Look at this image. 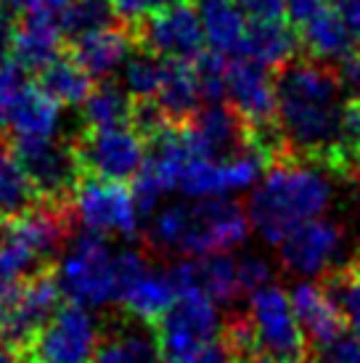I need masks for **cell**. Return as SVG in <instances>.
Wrapping results in <instances>:
<instances>
[{
    "mask_svg": "<svg viewBox=\"0 0 360 363\" xmlns=\"http://www.w3.org/2000/svg\"><path fill=\"white\" fill-rule=\"evenodd\" d=\"M72 0H3V6L16 19H53L61 21Z\"/></svg>",
    "mask_w": 360,
    "mask_h": 363,
    "instance_id": "35",
    "label": "cell"
},
{
    "mask_svg": "<svg viewBox=\"0 0 360 363\" xmlns=\"http://www.w3.org/2000/svg\"><path fill=\"white\" fill-rule=\"evenodd\" d=\"M289 297L302 332L308 337V342L315 345V350L344 337L347 321L329 286L318 281H300L291 286Z\"/></svg>",
    "mask_w": 360,
    "mask_h": 363,
    "instance_id": "17",
    "label": "cell"
},
{
    "mask_svg": "<svg viewBox=\"0 0 360 363\" xmlns=\"http://www.w3.org/2000/svg\"><path fill=\"white\" fill-rule=\"evenodd\" d=\"M74 157L80 164L82 178H101V181H135L140 172L149 146L133 128H103V130H85L74 135Z\"/></svg>",
    "mask_w": 360,
    "mask_h": 363,
    "instance_id": "7",
    "label": "cell"
},
{
    "mask_svg": "<svg viewBox=\"0 0 360 363\" xmlns=\"http://www.w3.org/2000/svg\"><path fill=\"white\" fill-rule=\"evenodd\" d=\"M199 9L204 38L210 40L212 51L220 56H241V45L247 38L244 11L233 0H193Z\"/></svg>",
    "mask_w": 360,
    "mask_h": 363,
    "instance_id": "24",
    "label": "cell"
},
{
    "mask_svg": "<svg viewBox=\"0 0 360 363\" xmlns=\"http://www.w3.org/2000/svg\"><path fill=\"white\" fill-rule=\"evenodd\" d=\"M300 45V32L286 21H252L241 45V56L268 72H281L294 61Z\"/></svg>",
    "mask_w": 360,
    "mask_h": 363,
    "instance_id": "21",
    "label": "cell"
},
{
    "mask_svg": "<svg viewBox=\"0 0 360 363\" xmlns=\"http://www.w3.org/2000/svg\"><path fill=\"white\" fill-rule=\"evenodd\" d=\"M193 363H241V358L236 355V350H233L225 340H218V342L210 345Z\"/></svg>",
    "mask_w": 360,
    "mask_h": 363,
    "instance_id": "44",
    "label": "cell"
},
{
    "mask_svg": "<svg viewBox=\"0 0 360 363\" xmlns=\"http://www.w3.org/2000/svg\"><path fill=\"white\" fill-rule=\"evenodd\" d=\"M326 9H329V0H286V16H289L291 27H297V30L310 24Z\"/></svg>",
    "mask_w": 360,
    "mask_h": 363,
    "instance_id": "41",
    "label": "cell"
},
{
    "mask_svg": "<svg viewBox=\"0 0 360 363\" xmlns=\"http://www.w3.org/2000/svg\"><path fill=\"white\" fill-rule=\"evenodd\" d=\"M244 13L252 21H283L286 0H241Z\"/></svg>",
    "mask_w": 360,
    "mask_h": 363,
    "instance_id": "42",
    "label": "cell"
},
{
    "mask_svg": "<svg viewBox=\"0 0 360 363\" xmlns=\"http://www.w3.org/2000/svg\"><path fill=\"white\" fill-rule=\"evenodd\" d=\"M162 363H193L220 334V305L199 289H180L178 300L157 321Z\"/></svg>",
    "mask_w": 360,
    "mask_h": 363,
    "instance_id": "4",
    "label": "cell"
},
{
    "mask_svg": "<svg viewBox=\"0 0 360 363\" xmlns=\"http://www.w3.org/2000/svg\"><path fill=\"white\" fill-rule=\"evenodd\" d=\"M329 289L334 292L337 303L342 305L344 321L352 329V337L360 340V268L337 273L329 281Z\"/></svg>",
    "mask_w": 360,
    "mask_h": 363,
    "instance_id": "34",
    "label": "cell"
},
{
    "mask_svg": "<svg viewBox=\"0 0 360 363\" xmlns=\"http://www.w3.org/2000/svg\"><path fill=\"white\" fill-rule=\"evenodd\" d=\"M337 67V80H339V88L344 93V99L350 101H360V48L352 51L347 59H342Z\"/></svg>",
    "mask_w": 360,
    "mask_h": 363,
    "instance_id": "40",
    "label": "cell"
},
{
    "mask_svg": "<svg viewBox=\"0 0 360 363\" xmlns=\"http://www.w3.org/2000/svg\"><path fill=\"white\" fill-rule=\"evenodd\" d=\"M61 286L56 276L45 268L27 276V281L19 286V292L0 308V321L6 332V347L24 350L32 342V337L56 315L61 308Z\"/></svg>",
    "mask_w": 360,
    "mask_h": 363,
    "instance_id": "13",
    "label": "cell"
},
{
    "mask_svg": "<svg viewBox=\"0 0 360 363\" xmlns=\"http://www.w3.org/2000/svg\"><path fill=\"white\" fill-rule=\"evenodd\" d=\"M35 204H40V196L32 186L30 175L24 170L19 157L0 146V218H19Z\"/></svg>",
    "mask_w": 360,
    "mask_h": 363,
    "instance_id": "28",
    "label": "cell"
},
{
    "mask_svg": "<svg viewBox=\"0 0 360 363\" xmlns=\"http://www.w3.org/2000/svg\"><path fill=\"white\" fill-rule=\"evenodd\" d=\"M300 43L305 48V56L326 64H339L342 59H347L352 51H358V43L350 35V30L344 27V21L331 11V6L320 16L305 24L300 30Z\"/></svg>",
    "mask_w": 360,
    "mask_h": 363,
    "instance_id": "26",
    "label": "cell"
},
{
    "mask_svg": "<svg viewBox=\"0 0 360 363\" xmlns=\"http://www.w3.org/2000/svg\"><path fill=\"white\" fill-rule=\"evenodd\" d=\"M38 88L48 93L59 106H82L93 96V77L69 56H59L38 74Z\"/></svg>",
    "mask_w": 360,
    "mask_h": 363,
    "instance_id": "27",
    "label": "cell"
},
{
    "mask_svg": "<svg viewBox=\"0 0 360 363\" xmlns=\"http://www.w3.org/2000/svg\"><path fill=\"white\" fill-rule=\"evenodd\" d=\"M101 345V326L93 311L61 305L32 342L21 350L24 363H93Z\"/></svg>",
    "mask_w": 360,
    "mask_h": 363,
    "instance_id": "6",
    "label": "cell"
},
{
    "mask_svg": "<svg viewBox=\"0 0 360 363\" xmlns=\"http://www.w3.org/2000/svg\"><path fill=\"white\" fill-rule=\"evenodd\" d=\"M350 172L360 181V143L355 146V152H352V157H350Z\"/></svg>",
    "mask_w": 360,
    "mask_h": 363,
    "instance_id": "46",
    "label": "cell"
},
{
    "mask_svg": "<svg viewBox=\"0 0 360 363\" xmlns=\"http://www.w3.org/2000/svg\"><path fill=\"white\" fill-rule=\"evenodd\" d=\"M120 297L117 305L130 315V321L157 323L178 300V286L167 268L151 265L138 250H117Z\"/></svg>",
    "mask_w": 360,
    "mask_h": 363,
    "instance_id": "10",
    "label": "cell"
},
{
    "mask_svg": "<svg viewBox=\"0 0 360 363\" xmlns=\"http://www.w3.org/2000/svg\"><path fill=\"white\" fill-rule=\"evenodd\" d=\"M61 21L53 19H19L11 40L9 61L16 64L21 72L40 74L45 67H50L59 59L61 51Z\"/></svg>",
    "mask_w": 360,
    "mask_h": 363,
    "instance_id": "20",
    "label": "cell"
},
{
    "mask_svg": "<svg viewBox=\"0 0 360 363\" xmlns=\"http://www.w3.org/2000/svg\"><path fill=\"white\" fill-rule=\"evenodd\" d=\"M133 48H135V43H133L130 30L122 24H114V27L88 32L82 38L69 40L67 56L96 80V77H109L111 72L128 59Z\"/></svg>",
    "mask_w": 360,
    "mask_h": 363,
    "instance_id": "19",
    "label": "cell"
},
{
    "mask_svg": "<svg viewBox=\"0 0 360 363\" xmlns=\"http://www.w3.org/2000/svg\"><path fill=\"white\" fill-rule=\"evenodd\" d=\"M30 268H35L30 257L0 233V308L19 292V286L27 281L24 273Z\"/></svg>",
    "mask_w": 360,
    "mask_h": 363,
    "instance_id": "33",
    "label": "cell"
},
{
    "mask_svg": "<svg viewBox=\"0 0 360 363\" xmlns=\"http://www.w3.org/2000/svg\"><path fill=\"white\" fill-rule=\"evenodd\" d=\"M154 101L159 104L170 125H189L201 111V91L193 61L164 59V80Z\"/></svg>",
    "mask_w": 360,
    "mask_h": 363,
    "instance_id": "22",
    "label": "cell"
},
{
    "mask_svg": "<svg viewBox=\"0 0 360 363\" xmlns=\"http://www.w3.org/2000/svg\"><path fill=\"white\" fill-rule=\"evenodd\" d=\"M313 363H360V340L358 337H339L337 342L318 347Z\"/></svg>",
    "mask_w": 360,
    "mask_h": 363,
    "instance_id": "39",
    "label": "cell"
},
{
    "mask_svg": "<svg viewBox=\"0 0 360 363\" xmlns=\"http://www.w3.org/2000/svg\"><path fill=\"white\" fill-rule=\"evenodd\" d=\"M244 363H276V361H270V358H265V355H254V358H247Z\"/></svg>",
    "mask_w": 360,
    "mask_h": 363,
    "instance_id": "47",
    "label": "cell"
},
{
    "mask_svg": "<svg viewBox=\"0 0 360 363\" xmlns=\"http://www.w3.org/2000/svg\"><path fill=\"white\" fill-rule=\"evenodd\" d=\"M189 223V202H175L154 212L149 225V242L159 252H180L183 233Z\"/></svg>",
    "mask_w": 360,
    "mask_h": 363,
    "instance_id": "31",
    "label": "cell"
},
{
    "mask_svg": "<svg viewBox=\"0 0 360 363\" xmlns=\"http://www.w3.org/2000/svg\"><path fill=\"white\" fill-rule=\"evenodd\" d=\"M162 80H164V59L162 56L138 51L135 59L128 61L125 85L133 99H157Z\"/></svg>",
    "mask_w": 360,
    "mask_h": 363,
    "instance_id": "32",
    "label": "cell"
},
{
    "mask_svg": "<svg viewBox=\"0 0 360 363\" xmlns=\"http://www.w3.org/2000/svg\"><path fill=\"white\" fill-rule=\"evenodd\" d=\"M175 286L199 289L218 305H230L239 300L241 276L239 260L233 255H210V257H183L170 268Z\"/></svg>",
    "mask_w": 360,
    "mask_h": 363,
    "instance_id": "18",
    "label": "cell"
},
{
    "mask_svg": "<svg viewBox=\"0 0 360 363\" xmlns=\"http://www.w3.org/2000/svg\"><path fill=\"white\" fill-rule=\"evenodd\" d=\"M133 96L122 93L117 85L103 82L88 101L82 104V128L103 130V128H130Z\"/></svg>",
    "mask_w": 360,
    "mask_h": 363,
    "instance_id": "29",
    "label": "cell"
},
{
    "mask_svg": "<svg viewBox=\"0 0 360 363\" xmlns=\"http://www.w3.org/2000/svg\"><path fill=\"white\" fill-rule=\"evenodd\" d=\"M69 207L72 215L82 223V228L99 236L135 239L143 218L133 189H128L125 183L101 178H82L72 194Z\"/></svg>",
    "mask_w": 360,
    "mask_h": 363,
    "instance_id": "9",
    "label": "cell"
},
{
    "mask_svg": "<svg viewBox=\"0 0 360 363\" xmlns=\"http://www.w3.org/2000/svg\"><path fill=\"white\" fill-rule=\"evenodd\" d=\"M334 196L323 167L283 160L270 164L265 178L252 191L247 215L252 228L268 244H281L291 231L318 220Z\"/></svg>",
    "mask_w": 360,
    "mask_h": 363,
    "instance_id": "2",
    "label": "cell"
},
{
    "mask_svg": "<svg viewBox=\"0 0 360 363\" xmlns=\"http://www.w3.org/2000/svg\"><path fill=\"white\" fill-rule=\"evenodd\" d=\"M172 3H178V0H111V9H114L117 21H120L122 27L133 30L143 19H149L151 13L167 9Z\"/></svg>",
    "mask_w": 360,
    "mask_h": 363,
    "instance_id": "36",
    "label": "cell"
},
{
    "mask_svg": "<svg viewBox=\"0 0 360 363\" xmlns=\"http://www.w3.org/2000/svg\"><path fill=\"white\" fill-rule=\"evenodd\" d=\"M276 88L286 160L350 172V149L344 141L347 99H342L337 67L305 56L276 72Z\"/></svg>",
    "mask_w": 360,
    "mask_h": 363,
    "instance_id": "1",
    "label": "cell"
},
{
    "mask_svg": "<svg viewBox=\"0 0 360 363\" xmlns=\"http://www.w3.org/2000/svg\"><path fill=\"white\" fill-rule=\"evenodd\" d=\"M358 268H360V265H358Z\"/></svg>",
    "mask_w": 360,
    "mask_h": 363,
    "instance_id": "49",
    "label": "cell"
},
{
    "mask_svg": "<svg viewBox=\"0 0 360 363\" xmlns=\"http://www.w3.org/2000/svg\"><path fill=\"white\" fill-rule=\"evenodd\" d=\"M0 342H6V332H3V321H0Z\"/></svg>",
    "mask_w": 360,
    "mask_h": 363,
    "instance_id": "48",
    "label": "cell"
},
{
    "mask_svg": "<svg viewBox=\"0 0 360 363\" xmlns=\"http://www.w3.org/2000/svg\"><path fill=\"white\" fill-rule=\"evenodd\" d=\"M135 51H146L162 59L196 61L204 53V27L193 0H178L167 9L151 13L130 30Z\"/></svg>",
    "mask_w": 360,
    "mask_h": 363,
    "instance_id": "11",
    "label": "cell"
},
{
    "mask_svg": "<svg viewBox=\"0 0 360 363\" xmlns=\"http://www.w3.org/2000/svg\"><path fill=\"white\" fill-rule=\"evenodd\" d=\"M3 236L30 257L32 265L53 257L69 236V204L40 202L24 215L9 220Z\"/></svg>",
    "mask_w": 360,
    "mask_h": 363,
    "instance_id": "16",
    "label": "cell"
},
{
    "mask_svg": "<svg viewBox=\"0 0 360 363\" xmlns=\"http://www.w3.org/2000/svg\"><path fill=\"white\" fill-rule=\"evenodd\" d=\"M239 276L241 289L254 294L273 284L270 281L273 279V265L265 257H260V255H247V257H239Z\"/></svg>",
    "mask_w": 360,
    "mask_h": 363,
    "instance_id": "37",
    "label": "cell"
},
{
    "mask_svg": "<svg viewBox=\"0 0 360 363\" xmlns=\"http://www.w3.org/2000/svg\"><path fill=\"white\" fill-rule=\"evenodd\" d=\"M93 363H162L157 332L138 321L114 326L106 337H101Z\"/></svg>",
    "mask_w": 360,
    "mask_h": 363,
    "instance_id": "25",
    "label": "cell"
},
{
    "mask_svg": "<svg viewBox=\"0 0 360 363\" xmlns=\"http://www.w3.org/2000/svg\"><path fill=\"white\" fill-rule=\"evenodd\" d=\"M265 167H270V162L257 149H247L228 160H191V164L183 172L180 191L191 199L230 196V194L257 186L262 181Z\"/></svg>",
    "mask_w": 360,
    "mask_h": 363,
    "instance_id": "14",
    "label": "cell"
},
{
    "mask_svg": "<svg viewBox=\"0 0 360 363\" xmlns=\"http://www.w3.org/2000/svg\"><path fill=\"white\" fill-rule=\"evenodd\" d=\"M56 281L64 300L88 311L117 303L120 297V271L117 250L106 236L82 231L72 239L56 265Z\"/></svg>",
    "mask_w": 360,
    "mask_h": 363,
    "instance_id": "3",
    "label": "cell"
},
{
    "mask_svg": "<svg viewBox=\"0 0 360 363\" xmlns=\"http://www.w3.org/2000/svg\"><path fill=\"white\" fill-rule=\"evenodd\" d=\"M0 363H24V358H19L13 347H0Z\"/></svg>",
    "mask_w": 360,
    "mask_h": 363,
    "instance_id": "45",
    "label": "cell"
},
{
    "mask_svg": "<svg viewBox=\"0 0 360 363\" xmlns=\"http://www.w3.org/2000/svg\"><path fill=\"white\" fill-rule=\"evenodd\" d=\"M244 321L249 326L254 353L276 363H302L308 358V337L291 308L286 289L270 284L249 294V308Z\"/></svg>",
    "mask_w": 360,
    "mask_h": 363,
    "instance_id": "5",
    "label": "cell"
},
{
    "mask_svg": "<svg viewBox=\"0 0 360 363\" xmlns=\"http://www.w3.org/2000/svg\"><path fill=\"white\" fill-rule=\"evenodd\" d=\"M11 152L24 164L40 202H72V194L82 181L72 143H59L56 138H48V141H13L11 138Z\"/></svg>",
    "mask_w": 360,
    "mask_h": 363,
    "instance_id": "12",
    "label": "cell"
},
{
    "mask_svg": "<svg viewBox=\"0 0 360 363\" xmlns=\"http://www.w3.org/2000/svg\"><path fill=\"white\" fill-rule=\"evenodd\" d=\"M279 250L286 271L302 276V281H313L339 265L344 255V231L337 223L318 218L291 231Z\"/></svg>",
    "mask_w": 360,
    "mask_h": 363,
    "instance_id": "15",
    "label": "cell"
},
{
    "mask_svg": "<svg viewBox=\"0 0 360 363\" xmlns=\"http://www.w3.org/2000/svg\"><path fill=\"white\" fill-rule=\"evenodd\" d=\"M252 223L247 210L228 196L196 199L189 204V223L180 244V255L186 257H210L230 255L247 242Z\"/></svg>",
    "mask_w": 360,
    "mask_h": 363,
    "instance_id": "8",
    "label": "cell"
},
{
    "mask_svg": "<svg viewBox=\"0 0 360 363\" xmlns=\"http://www.w3.org/2000/svg\"><path fill=\"white\" fill-rule=\"evenodd\" d=\"M13 141H48L59 130V104L38 85H24L9 114Z\"/></svg>",
    "mask_w": 360,
    "mask_h": 363,
    "instance_id": "23",
    "label": "cell"
},
{
    "mask_svg": "<svg viewBox=\"0 0 360 363\" xmlns=\"http://www.w3.org/2000/svg\"><path fill=\"white\" fill-rule=\"evenodd\" d=\"M329 6L360 45V0H329Z\"/></svg>",
    "mask_w": 360,
    "mask_h": 363,
    "instance_id": "43",
    "label": "cell"
},
{
    "mask_svg": "<svg viewBox=\"0 0 360 363\" xmlns=\"http://www.w3.org/2000/svg\"><path fill=\"white\" fill-rule=\"evenodd\" d=\"M21 88H24L21 85V69L11 61H3L0 64V128L9 122L11 106H13Z\"/></svg>",
    "mask_w": 360,
    "mask_h": 363,
    "instance_id": "38",
    "label": "cell"
},
{
    "mask_svg": "<svg viewBox=\"0 0 360 363\" xmlns=\"http://www.w3.org/2000/svg\"><path fill=\"white\" fill-rule=\"evenodd\" d=\"M114 19L117 13L111 9V0H72L61 19V30L64 35H69V40H74L88 32L114 27Z\"/></svg>",
    "mask_w": 360,
    "mask_h": 363,
    "instance_id": "30",
    "label": "cell"
}]
</instances>
